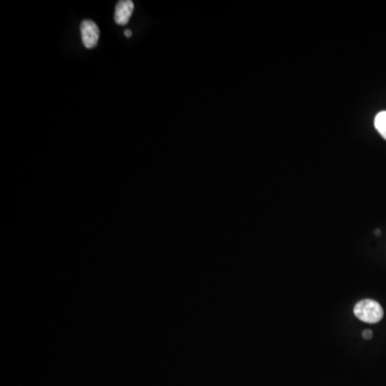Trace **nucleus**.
I'll use <instances>...</instances> for the list:
<instances>
[{
    "label": "nucleus",
    "mask_w": 386,
    "mask_h": 386,
    "mask_svg": "<svg viewBox=\"0 0 386 386\" xmlns=\"http://www.w3.org/2000/svg\"><path fill=\"white\" fill-rule=\"evenodd\" d=\"M81 34H82L83 43L86 49H94L99 42L100 30L94 21H83L81 24Z\"/></svg>",
    "instance_id": "f03ea898"
},
{
    "label": "nucleus",
    "mask_w": 386,
    "mask_h": 386,
    "mask_svg": "<svg viewBox=\"0 0 386 386\" xmlns=\"http://www.w3.org/2000/svg\"><path fill=\"white\" fill-rule=\"evenodd\" d=\"M134 11V3L130 0H122L118 1L115 8V22L120 26L128 24L130 17Z\"/></svg>",
    "instance_id": "7ed1b4c3"
},
{
    "label": "nucleus",
    "mask_w": 386,
    "mask_h": 386,
    "mask_svg": "<svg viewBox=\"0 0 386 386\" xmlns=\"http://www.w3.org/2000/svg\"><path fill=\"white\" fill-rule=\"evenodd\" d=\"M363 337L365 338L366 340L372 339V330H367L363 332Z\"/></svg>",
    "instance_id": "39448f33"
},
{
    "label": "nucleus",
    "mask_w": 386,
    "mask_h": 386,
    "mask_svg": "<svg viewBox=\"0 0 386 386\" xmlns=\"http://www.w3.org/2000/svg\"><path fill=\"white\" fill-rule=\"evenodd\" d=\"M374 127L381 134L382 138L386 140V111H382L376 114L374 118Z\"/></svg>",
    "instance_id": "20e7f679"
},
{
    "label": "nucleus",
    "mask_w": 386,
    "mask_h": 386,
    "mask_svg": "<svg viewBox=\"0 0 386 386\" xmlns=\"http://www.w3.org/2000/svg\"><path fill=\"white\" fill-rule=\"evenodd\" d=\"M131 34H132L131 30H125V36H128L129 38V36H131Z\"/></svg>",
    "instance_id": "423d86ee"
},
{
    "label": "nucleus",
    "mask_w": 386,
    "mask_h": 386,
    "mask_svg": "<svg viewBox=\"0 0 386 386\" xmlns=\"http://www.w3.org/2000/svg\"><path fill=\"white\" fill-rule=\"evenodd\" d=\"M354 314L366 323H378L383 318L384 311L381 305L374 299H363L354 307Z\"/></svg>",
    "instance_id": "f257e3e1"
}]
</instances>
